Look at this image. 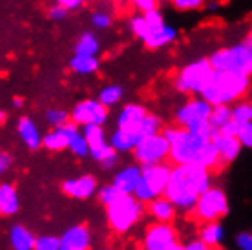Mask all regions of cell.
<instances>
[{
  "label": "cell",
  "instance_id": "obj_28",
  "mask_svg": "<svg viewBox=\"0 0 252 250\" xmlns=\"http://www.w3.org/2000/svg\"><path fill=\"white\" fill-rule=\"evenodd\" d=\"M225 238V232H223V226L218 223V221H210L203 226L201 232H199V239H203L205 243H208L210 247H220V243Z\"/></svg>",
  "mask_w": 252,
  "mask_h": 250
},
{
  "label": "cell",
  "instance_id": "obj_40",
  "mask_svg": "<svg viewBox=\"0 0 252 250\" xmlns=\"http://www.w3.org/2000/svg\"><path fill=\"white\" fill-rule=\"evenodd\" d=\"M238 139L245 148H252V121L251 123H243L238 131Z\"/></svg>",
  "mask_w": 252,
  "mask_h": 250
},
{
  "label": "cell",
  "instance_id": "obj_42",
  "mask_svg": "<svg viewBox=\"0 0 252 250\" xmlns=\"http://www.w3.org/2000/svg\"><path fill=\"white\" fill-rule=\"evenodd\" d=\"M68 7L61 6V4H55L53 7H50V11H48V17H50L51 20H64L66 17H68Z\"/></svg>",
  "mask_w": 252,
  "mask_h": 250
},
{
  "label": "cell",
  "instance_id": "obj_37",
  "mask_svg": "<svg viewBox=\"0 0 252 250\" xmlns=\"http://www.w3.org/2000/svg\"><path fill=\"white\" fill-rule=\"evenodd\" d=\"M121 194H123V192H121L119 188H117L114 183H112V185H108V187H102L101 190H99V194H97V195H99V201H101L102 205L106 207V205H110L112 201L117 199Z\"/></svg>",
  "mask_w": 252,
  "mask_h": 250
},
{
  "label": "cell",
  "instance_id": "obj_48",
  "mask_svg": "<svg viewBox=\"0 0 252 250\" xmlns=\"http://www.w3.org/2000/svg\"><path fill=\"white\" fill-rule=\"evenodd\" d=\"M9 166H11V156L4 152V154L0 156V172H2V174H4V172H7V168H9Z\"/></svg>",
  "mask_w": 252,
  "mask_h": 250
},
{
  "label": "cell",
  "instance_id": "obj_43",
  "mask_svg": "<svg viewBox=\"0 0 252 250\" xmlns=\"http://www.w3.org/2000/svg\"><path fill=\"white\" fill-rule=\"evenodd\" d=\"M240 123L234 119H230L227 123V125L223 126V128H220V133H223V135H230V137H238V131H240Z\"/></svg>",
  "mask_w": 252,
  "mask_h": 250
},
{
  "label": "cell",
  "instance_id": "obj_12",
  "mask_svg": "<svg viewBox=\"0 0 252 250\" xmlns=\"http://www.w3.org/2000/svg\"><path fill=\"white\" fill-rule=\"evenodd\" d=\"M177 243H179L177 230L170 223H161V221H156L154 225L148 226L143 238V247L148 250H168Z\"/></svg>",
  "mask_w": 252,
  "mask_h": 250
},
{
  "label": "cell",
  "instance_id": "obj_14",
  "mask_svg": "<svg viewBox=\"0 0 252 250\" xmlns=\"http://www.w3.org/2000/svg\"><path fill=\"white\" fill-rule=\"evenodd\" d=\"M63 192L75 199H90L97 192V179L90 174L75 177V179H68L63 183Z\"/></svg>",
  "mask_w": 252,
  "mask_h": 250
},
{
  "label": "cell",
  "instance_id": "obj_54",
  "mask_svg": "<svg viewBox=\"0 0 252 250\" xmlns=\"http://www.w3.org/2000/svg\"><path fill=\"white\" fill-rule=\"evenodd\" d=\"M104 250H114V249H104Z\"/></svg>",
  "mask_w": 252,
  "mask_h": 250
},
{
  "label": "cell",
  "instance_id": "obj_53",
  "mask_svg": "<svg viewBox=\"0 0 252 250\" xmlns=\"http://www.w3.org/2000/svg\"><path fill=\"white\" fill-rule=\"evenodd\" d=\"M139 250H148V249H145V247H143V249H139Z\"/></svg>",
  "mask_w": 252,
  "mask_h": 250
},
{
  "label": "cell",
  "instance_id": "obj_3",
  "mask_svg": "<svg viewBox=\"0 0 252 250\" xmlns=\"http://www.w3.org/2000/svg\"><path fill=\"white\" fill-rule=\"evenodd\" d=\"M251 90V77L240 75L234 71H218L207 90L201 94L203 99H207L212 106L216 104H232L236 100L243 99Z\"/></svg>",
  "mask_w": 252,
  "mask_h": 250
},
{
  "label": "cell",
  "instance_id": "obj_23",
  "mask_svg": "<svg viewBox=\"0 0 252 250\" xmlns=\"http://www.w3.org/2000/svg\"><path fill=\"white\" fill-rule=\"evenodd\" d=\"M141 133L139 130H123V128H117V130L112 133L110 137V143L117 152H133V148L137 146V143L141 141Z\"/></svg>",
  "mask_w": 252,
  "mask_h": 250
},
{
  "label": "cell",
  "instance_id": "obj_52",
  "mask_svg": "<svg viewBox=\"0 0 252 250\" xmlns=\"http://www.w3.org/2000/svg\"><path fill=\"white\" fill-rule=\"evenodd\" d=\"M249 37H251V38H252V30H251V33H249Z\"/></svg>",
  "mask_w": 252,
  "mask_h": 250
},
{
  "label": "cell",
  "instance_id": "obj_18",
  "mask_svg": "<svg viewBox=\"0 0 252 250\" xmlns=\"http://www.w3.org/2000/svg\"><path fill=\"white\" fill-rule=\"evenodd\" d=\"M148 112H146L145 106L141 104H126V106L121 108L119 115H117V128H123V130H139V126L143 123Z\"/></svg>",
  "mask_w": 252,
  "mask_h": 250
},
{
  "label": "cell",
  "instance_id": "obj_26",
  "mask_svg": "<svg viewBox=\"0 0 252 250\" xmlns=\"http://www.w3.org/2000/svg\"><path fill=\"white\" fill-rule=\"evenodd\" d=\"M68 131H69V150L77 157H88L90 156V144L84 137V133L79 131V125H75L73 121L68 123Z\"/></svg>",
  "mask_w": 252,
  "mask_h": 250
},
{
  "label": "cell",
  "instance_id": "obj_31",
  "mask_svg": "<svg viewBox=\"0 0 252 250\" xmlns=\"http://www.w3.org/2000/svg\"><path fill=\"white\" fill-rule=\"evenodd\" d=\"M123 94H125V92H123V88L121 86H117V84H110V86H104L101 92H99V100H101L104 106L112 108L123 99Z\"/></svg>",
  "mask_w": 252,
  "mask_h": 250
},
{
  "label": "cell",
  "instance_id": "obj_10",
  "mask_svg": "<svg viewBox=\"0 0 252 250\" xmlns=\"http://www.w3.org/2000/svg\"><path fill=\"white\" fill-rule=\"evenodd\" d=\"M192 214L197 221H203V223L220 221L223 216L228 214V199L225 192L218 187H210L197 199L195 207L192 208Z\"/></svg>",
  "mask_w": 252,
  "mask_h": 250
},
{
  "label": "cell",
  "instance_id": "obj_46",
  "mask_svg": "<svg viewBox=\"0 0 252 250\" xmlns=\"http://www.w3.org/2000/svg\"><path fill=\"white\" fill-rule=\"evenodd\" d=\"M236 243L241 250H252V234L249 232H243L236 238Z\"/></svg>",
  "mask_w": 252,
  "mask_h": 250
},
{
  "label": "cell",
  "instance_id": "obj_16",
  "mask_svg": "<svg viewBox=\"0 0 252 250\" xmlns=\"http://www.w3.org/2000/svg\"><path fill=\"white\" fill-rule=\"evenodd\" d=\"M141 177H143V166L141 164H128L115 174L112 183L123 194H135L139 183H141Z\"/></svg>",
  "mask_w": 252,
  "mask_h": 250
},
{
  "label": "cell",
  "instance_id": "obj_39",
  "mask_svg": "<svg viewBox=\"0 0 252 250\" xmlns=\"http://www.w3.org/2000/svg\"><path fill=\"white\" fill-rule=\"evenodd\" d=\"M92 24L97 28V30H106L112 26V15L106 11H95L92 15Z\"/></svg>",
  "mask_w": 252,
  "mask_h": 250
},
{
  "label": "cell",
  "instance_id": "obj_1",
  "mask_svg": "<svg viewBox=\"0 0 252 250\" xmlns=\"http://www.w3.org/2000/svg\"><path fill=\"white\" fill-rule=\"evenodd\" d=\"M163 133L170 141L172 164L199 163L208 170L223 166L220 152L212 141V135L190 131L177 123L174 126H164Z\"/></svg>",
  "mask_w": 252,
  "mask_h": 250
},
{
  "label": "cell",
  "instance_id": "obj_20",
  "mask_svg": "<svg viewBox=\"0 0 252 250\" xmlns=\"http://www.w3.org/2000/svg\"><path fill=\"white\" fill-rule=\"evenodd\" d=\"M17 131H19L22 143H24L30 150H38V148L42 146L44 135H40L37 125H35L30 117H20L19 123H17Z\"/></svg>",
  "mask_w": 252,
  "mask_h": 250
},
{
  "label": "cell",
  "instance_id": "obj_29",
  "mask_svg": "<svg viewBox=\"0 0 252 250\" xmlns=\"http://www.w3.org/2000/svg\"><path fill=\"white\" fill-rule=\"evenodd\" d=\"M99 50H101L99 38L90 31L82 33L75 44V53H81V55H97Z\"/></svg>",
  "mask_w": 252,
  "mask_h": 250
},
{
  "label": "cell",
  "instance_id": "obj_11",
  "mask_svg": "<svg viewBox=\"0 0 252 250\" xmlns=\"http://www.w3.org/2000/svg\"><path fill=\"white\" fill-rule=\"evenodd\" d=\"M71 121L79 126L86 125H104L108 121V106L99 99H86L77 102L71 110Z\"/></svg>",
  "mask_w": 252,
  "mask_h": 250
},
{
  "label": "cell",
  "instance_id": "obj_21",
  "mask_svg": "<svg viewBox=\"0 0 252 250\" xmlns=\"http://www.w3.org/2000/svg\"><path fill=\"white\" fill-rule=\"evenodd\" d=\"M61 241H63V245H68V247H73V249L90 250V247H92V234H90V228L86 225H75L64 232Z\"/></svg>",
  "mask_w": 252,
  "mask_h": 250
},
{
  "label": "cell",
  "instance_id": "obj_33",
  "mask_svg": "<svg viewBox=\"0 0 252 250\" xmlns=\"http://www.w3.org/2000/svg\"><path fill=\"white\" fill-rule=\"evenodd\" d=\"M130 31L133 33V37L141 38V40H145L152 31V26L150 22L146 20L145 15H135L130 19Z\"/></svg>",
  "mask_w": 252,
  "mask_h": 250
},
{
  "label": "cell",
  "instance_id": "obj_8",
  "mask_svg": "<svg viewBox=\"0 0 252 250\" xmlns=\"http://www.w3.org/2000/svg\"><path fill=\"white\" fill-rule=\"evenodd\" d=\"M172 168H174V164L170 161L143 166V177H141V183L133 195L143 203H148V201L163 195L166 185L170 181Z\"/></svg>",
  "mask_w": 252,
  "mask_h": 250
},
{
  "label": "cell",
  "instance_id": "obj_51",
  "mask_svg": "<svg viewBox=\"0 0 252 250\" xmlns=\"http://www.w3.org/2000/svg\"><path fill=\"white\" fill-rule=\"evenodd\" d=\"M59 250H81V249H73V247H68V245H61Z\"/></svg>",
  "mask_w": 252,
  "mask_h": 250
},
{
  "label": "cell",
  "instance_id": "obj_27",
  "mask_svg": "<svg viewBox=\"0 0 252 250\" xmlns=\"http://www.w3.org/2000/svg\"><path fill=\"white\" fill-rule=\"evenodd\" d=\"M69 68L73 69L79 75H90L99 69V59L97 55H81L75 53L73 59L69 61Z\"/></svg>",
  "mask_w": 252,
  "mask_h": 250
},
{
  "label": "cell",
  "instance_id": "obj_30",
  "mask_svg": "<svg viewBox=\"0 0 252 250\" xmlns=\"http://www.w3.org/2000/svg\"><path fill=\"white\" fill-rule=\"evenodd\" d=\"M232 119V106L230 104H216L210 113V125L212 128L220 130Z\"/></svg>",
  "mask_w": 252,
  "mask_h": 250
},
{
  "label": "cell",
  "instance_id": "obj_50",
  "mask_svg": "<svg viewBox=\"0 0 252 250\" xmlns=\"http://www.w3.org/2000/svg\"><path fill=\"white\" fill-rule=\"evenodd\" d=\"M168 250H185V247H183V245H179V243H177V245H174V247H170V249H168Z\"/></svg>",
  "mask_w": 252,
  "mask_h": 250
},
{
  "label": "cell",
  "instance_id": "obj_35",
  "mask_svg": "<svg viewBox=\"0 0 252 250\" xmlns=\"http://www.w3.org/2000/svg\"><path fill=\"white\" fill-rule=\"evenodd\" d=\"M46 121L48 125L53 126V128H61L66 123L71 121V113H68L66 110H59V108H51L46 112Z\"/></svg>",
  "mask_w": 252,
  "mask_h": 250
},
{
  "label": "cell",
  "instance_id": "obj_25",
  "mask_svg": "<svg viewBox=\"0 0 252 250\" xmlns=\"http://www.w3.org/2000/svg\"><path fill=\"white\" fill-rule=\"evenodd\" d=\"M42 146L50 152H63L66 148H69V131H68V123L61 128L48 131L44 135Z\"/></svg>",
  "mask_w": 252,
  "mask_h": 250
},
{
  "label": "cell",
  "instance_id": "obj_44",
  "mask_svg": "<svg viewBox=\"0 0 252 250\" xmlns=\"http://www.w3.org/2000/svg\"><path fill=\"white\" fill-rule=\"evenodd\" d=\"M133 7L141 13H146L150 9H156L158 7V0H132Z\"/></svg>",
  "mask_w": 252,
  "mask_h": 250
},
{
  "label": "cell",
  "instance_id": "obj_38",
  "mask_svg": "<svg viewBox=\"0 0 252 250\" xmlns=\"http://www.w3.org/2000/svg\"><path fill=\"white\" fill-rule=\"evenodd\" d=\"M177 11H195L205 6V0H170Z\"/></svg>",
  "mask_w": 252,
  "mask_h": 250
},
{
  "label": "cell",
  "instance_id": "obj_5",
  "mask_svg": "<svg viewBox=\"0 0 252 250\" xmlns=\"http://www.w3.org/2000/svg\"><path fill=\"white\" fill-rule=\"evenodd\" d=\"M214 73L216 69L210 64V61L208 59H199V61L189 62L177 71L176 79H174V88L181 94L201 95L210 84Z\"/></svg>",
  "mask_w": 252,
  "mask_h": 250
},
{
  "label": "cell",
  "instance_id": "obj_7",
  "mask_svg": "<svg viewBox=\"0 0 252 250\" xmlns=\"http://www.w3.org/2000/svg\"><path fill=\"white\" fill-rule=\"evenodd\" d=\"M212 104L207 99H203L201 95L197 99H190L185 102L181 108H177L176 112V123L185 126L190 131L197 133H208L212 135V125H210V113H212Z\"/></svg>",
  "mask_w": 252,
  "mask_h": 250
},
{
  "label": "cell",
  "instance_id": "obj_49",
  "mask_svg": "<svg viewBox=\"0 0 252 250\" xmlns=\"http://www.w3.org/2000/svg\"><path fill=\"white\" fill-rule=\"evenodd\" d=\"M11 106L15 108V110H19V108H22V106H24V99H22V97H13Z\"/></svg>",
  "mask_w": 252,
  "mask_h": 250
},
{
  "label": "cell",
  "instance_id": "obj_41",
  "mask_svg": "<svg viewBox=\"0 0 252 250\" xmlns=\"http://www.w3.org/2000/svg\"><path fill=\"white\" fill-rule=\"evenodd\" d=\"M146 17V20L150 22V26L152 28H158V26H161V24H164V19H163V13L159 11L158 7L156 9H150V11H146V13H143Z\"/></svg>",
  "mask_w": 252,
  "mask_h": 250
},
{
  "label": "cell",
  "instance_id": "obj_17",
  "mask_svg": "<svg viewBox=\"0 0 252 250\" xmlns=\"http://www.w3.org/2000/svg\"><path fill=\"white\" fill-rule=\"evenodd\" d=\"M212 141H214L216 148H218V152H220L223 166L228 163H232V161H236V157L240 156L241 148H243V144H241V141L238 137L223 135V133H220V131L212 137Z\"/></svg>",
  "mask_w": 252,
  "mask_h": 250
},
{
  "label": "cell",
  "instance_id": "obj_34",
  "mask_svg": "<svg viewBox=\"0 0 252 250\" xmlns=\"http://www.w3.org/2000/svg\"><path fill=\"white\" fill-rule=\"evenodd\" d=\"M232 117L240 125L252 121V100H240L236 106H232Z\"/></svg>",
  "mask_w": 252,
  "mask_h": 250
},
{
  "label": "cell",
  "instance_id": "obj_24",
  "mask_svg": "<svg viewBox=\"0 0 252 250\" xmlns=\"http://www.w3.org/2000/svg\"><path fill=\"white\" fill-rule=\"evenodd\" d=\"M19 208H20V201L15 187L9 185V183H4L0 187V212H2V216L4 218L15 216V214L19 212Z\"/></svg>",
  "mask_w": 252,
  "mask_h": 250
},
{
  "label": "cell",
  "instance_id": "obj_4",
  "mask_svg": "<svg viewBox=\"0 0 252 250\" xmlns=\"http://www.w3.org/2000/svg\"><path fill=\"white\" fill-rule=\"evenodd\" d=\"M104 208H106L108 226L115 234H128L146 212V203L137 199L133 194H121Z\"/></svg>",
  "mask_w": 252,
  "mask_h": 250
},
{
  "label": "cell",
  "instance_id": "obj_22",
  "mask_svg": "<svg viewBox=\"0 0 252 250\" xmlns=\"http://www.w3.org/2000/svg\"><path fill=\"white\" fill-rule=\"evenodd\" d=\"M7 239L13 250H33L37 241L32 230H28L24 225H13L7 232Z\"/></svg>",
  "mask_w": 252,
  "mask_h": 250
},
{
  "label": "cell",
  "instance_id": "obj_32",
  "mask_svg": "<svg viewBox=\"0 0 252 250\" xmlns=\"http://www.w3.org/2000/svg\"><path fill=\"white\" fill-rule=\"evenodd\" d=\"M163 131V123L159 119L158 115H154V113H148L141 126H139V133H141V137H148V135H156V133H161Z\"/></svg>",
  "mask_w": 252,
  "mask_h": 250
},
{
  "label": "cell",
  "instance_id": "obj_19",
  "mask_svg": "<svg viewBox=\"0 0 252 250\" xmlns=\"http://www.w3.org/2000/svg\"><path fill=\"white\" fill-rule=\"evenodd\" d=\"M177 38V30L174 26L168 24H161L158 28H152L150 35L143 40L146 48L150 50H161L164 46H170L174 40Z\"/></svg>",
  "mask_w": 252,
  "mask_h": 250
},
{
  "label": "cell",
  "instance_id": "obj_36",
  "mask_svg": "<svg viewBox=\"0 0 252 250\" xmlns=\"http://www.w3.org/2000/svg\"><path fill=\"white\" fill-rule=\"evenodd\" d=\"M61 245H63L61 238H57V236H48V234H46V236H38L33 250H59Z\"/></svg>",
  "mask_w": 252,
  "mask_h": 250
},
{
  "label": "cell",
  "instance_id": "obj_47",
  "mask_svg": "<svg viewBox=\"0 0 252 250\" xmlns=\"http://www.w3.org/2000/svg\"><path fill=\"white\" fill-rule=\"evenodd\" d=\"M84 2H86V0H55V4H61V6L68 7L69 11H71V9H79Z\"/></svg>",
  "mask_w": 252,
  "mask_h": 250
},
{
  "label": "cell",
  "instance_id": "obj_2",
  "mask_svg": "<svg viewBox=\"0 0 252 250\" xmlns=\"http://www.w3.org/2000/svg\"><path fill=\"white\" fill-rule=\"evenodd\" d=\"M212 187L210 170L199 163L174 164L170 181L166 185L164 194L170 201L176 203L179 210L192 212L197 199Z\"/></svg>",
  "mask_w": 252,
  "mask_h": 250
},
{
  "label": "cell",
  "instance_id": "obj_13",
  "mask_svg": "<svg viewBox=\"0 0 252 250\" xmlns=\"http://www.w3.org/2000/svg\"><path fill=\"white\" fill-rule=\"evenodd\" d=\"M82 133L90 144V156L94 157L95 161H106L110 157L117 156L119 152L115 150L112 143L106 141V133H104V128L101 125H86L82 126Z\"/></svg>",
  "mask_w": 252,
  "mask_h": 250
},
{
  "label": "cell",
  "instance_id": "obj_9",
  "mask_svg": "<svg viewBox=\"0 0 252 250\" xmlns=\"http://www.w3.org/2000/svg\"><path fill=\"white\" fill-rule=\"evenodd\" d=\"M133 159L141 166L170 161V141L166 139L163 131L143 137L133 148Z\"/></svg>",
  "mask_w": 252,
  "mask_h": 250
},
{
  "label": "cell",
  "instance_id": "obj_15",
  "mask_svg": "<svg viewBox=\"0 0 252 250\" xmlns=\"http://www.w3.org/2000/svg\"><path fill=\"white\" fill-rule=\"evenodd\" d=\"M146 214H148L154 221L172 223L177 216V207H176V203L168 199L166 195H159V197L146 203Z\"/></svg>",
  "mask_w": 252,
  "mask_h": 250
},
{
  "label": "cell",
  "instance_id": "obj_45",
  "mask_svg": "<svg viewBox=\"0 0 252 250\" xmlns=\"http://www.w3.org/2000/svg\"><path fill=\"white\" fill-rule=\"evenodd\" d=\"M185 250H218L216 247H210L208 243H205L203 239H194L185 245Z\"/></svg>",
  "mask_w": 252,
  "mask_h": 250
},
{
  "label": "cell",
  "instance_id": "obj_6",
  "mask_svg": "<svg viewBox=\"0 0 252 250\" xmlns=\"http://www.w3.org/2000/svg\"><path fill=\"white\" fill-rule=\"evenodd\" d=\"M210 64L218 71H234L240 75H252V48L247 44H238L232 48H220L208 57Z\"/></svg>",
  "mask_w": 252,
  "mask_h": 250
}]
</instances>
